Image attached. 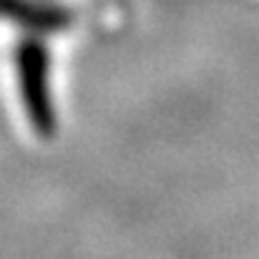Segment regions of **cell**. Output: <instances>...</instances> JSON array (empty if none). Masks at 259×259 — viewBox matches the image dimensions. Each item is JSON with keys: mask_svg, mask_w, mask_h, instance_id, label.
<instances>
[{"mask_svg": "<svg viewBox=\"0 0 259 259\" xmlns=\"http://www.w3.org/2000/svg\"><path fill=\"white\" fill-rule=\"evenodd\" d=\"M48 51L40 40H25L18 51V83H20V98L25 106V113L30 118V126L51 139L58 128L56 108L51 98V81H48Z\"/></svg>", "mask_w": 259, "mask_h": 259, "instance_id": "6da1fadb", "label": "cell"}, {"mask_svg": "<svg viewBox=\"0 0 259 259\" xmlns=\"http://www.w3.org/2000/svg\"><path fill=\"white\" fill-rule=\"evenodd\" d=\"M0 18H8L35 33L61 30L71 23V13L66 8L38 0H0Z\"/></svg>", "mask_w": 259, "mask_h": 259, "instance_id": "7a4b0ae2", "label": "cell"}]
</instances>
